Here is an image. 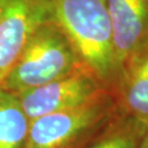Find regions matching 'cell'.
Here are the masks:
<instances>
[{
	"label": "cell",
	"mask_w": 148,
	"mask_h": 148,
	"mask_svg": "<svg viewBox=\"0 0 148 148\" xmlns=\"http://www.w3.org/2000/svg\"><path fill=\"white\" fill-rule=\"evenodd\" d=\"M54 21L70 41L81 64L102 85L119 89L117 66L106 0H52Z\"/></svg>",
	"instance_id": "6da1fadb"
},
{
	"label": "cell",
	"mask_w": 148,
	"mask_h": 148,
	"mask_svg": "<svg viewBox=\"0 0 148 148\" xmlns=\"http://www.w3.org/2000/svg\"><path fill=\"white\" fill-rule=\"evenodd\" d=\"M84 66L56 22L40 27L5 77L1 88L21 93L62 78Z\"/></svg>",
	"instance_id": "7a4b0ae2"
},
{
	"label": "cell",
	"mask_w": 148,
	"mask_h": 148,
	"mask_svg": "<svg viewBox=\"0 0 148 148\" xmlns=\"http://www.w3.org/2000/svg\"><path fill=\"white\" fill-rule=\"evenodd\" d=\"M115 104L106 91L90 102L31 120L24 148H85L114 119Z\"/></svg>",
	"instance_id": "3957f363"
},
{
	"label": "cell",
	"mask_w": 148,
	"mask_h": 148,
	"mask_svg": "<svg viewBox=\"0 0 148 148\" xmlns=\"http://www.w3.org/2000/svg\"><path fill=\"white\" fill-rule=\"evenodd\" d=\"M53 20L52 0H0V86L35 32Z\"/></svg>",
	"instance_id": "277c9868"
},
{
	"label": "cell",
	"mask_w": 148,
	"mask_h": 148,
	"mask_svg": "<svg viewBox=\"0 0 148 148\" xmlns=\"http://www.w3.org/2000/svg\"><path fill=\"white\" fill-rule=\"evenodd\" d=\"M104 92L102 84L85 66L62 78L16 93L30 120L86 104Z\"/></svg>",
	"instance_id": "5b68a950"
},
{
	"label": "cell",
	"mask_w": 148,
	"mask_h": 148,
	"mask_svg": "<svg viewBox=\"0 0 148 148\" xmlns=\"http://www.w3.org/2000/svg\"><path fill=\"white\" fill-rule=\"evenodd\" d=\"M113 45L121 73L148 46V5L145 0H106Z\"/></svg>",
	"instance_id": "8992f818"
},
{
	"label": "cell",
	"mask_w": 148,
	"mask_h": 148,
	"mask_svg": "<svg viewBox=\"0 0 148 148\" xmlns=\"http://www.w3.org/2000/svg\"><path fill=\"white\" fill-rule=\"evenodd\" d=\"M117 91L122 113L148 126V46L123 71Z\"/></svg>",
	"instance_id": "52a82bcc"
},
{
	"label": "cell",
	"mask_w": 148,
	"mask_h": 148,
	"mask_svg": "<svg viewBox=\"0 0 148 148\" xmlns=\"http://www.w3.org/2000/svg\"><path fill=\"white\" fill-rule=\"evenodd\" d=\"M30 124L19 95L0 87V148H24Z\"/></svg>",
	"instance_id": "ba28073f"
},
{
	"label": "cell",
	"mask_w": 148,
	"mask_h": 148,
	"mask_svg": "<svg viewBox=\"0 0 148 148\" xmlns=\"http://www.w3.org/2000/svg\"><path fill=\"white\" fill-rule=\"evenodd\" d=\"M147 130L142 122L121 113L86 148H138Z\"/></svg>",
	"instance_id": "9c48e42d"
},
{
	"label": "cell",
	"mask_w": 148,
	"mask_h": 148,
	"mask_svg": "<svg viewBox=\"0 0 148 148\" xmlns=\"http://www.w3.org/2000/svg\"><path fill=\"white\" fill-rule=\"evenodd\" d=\"M138 148H148V130L147 132L145 133V135H144V137L142 139L140 144H139V147Z\"/></svg>",
	"instance_id": "30bf717a"
},
{
	"label": "cell",
	"mask_w": 148,
	"mask_h": 148,
	"mask_svg": "<svg viewBox=\"0 0 148 148\" xmlns=\"http://www.w3.org/2000/svg\"><path fill=\"white\" fill-rule=\"evenodd\" d=\"M145 1H146V2H147V5H148V0H145Z\"/></svg>",
	"instance_id": "8fae6325"
}]
</instances>
